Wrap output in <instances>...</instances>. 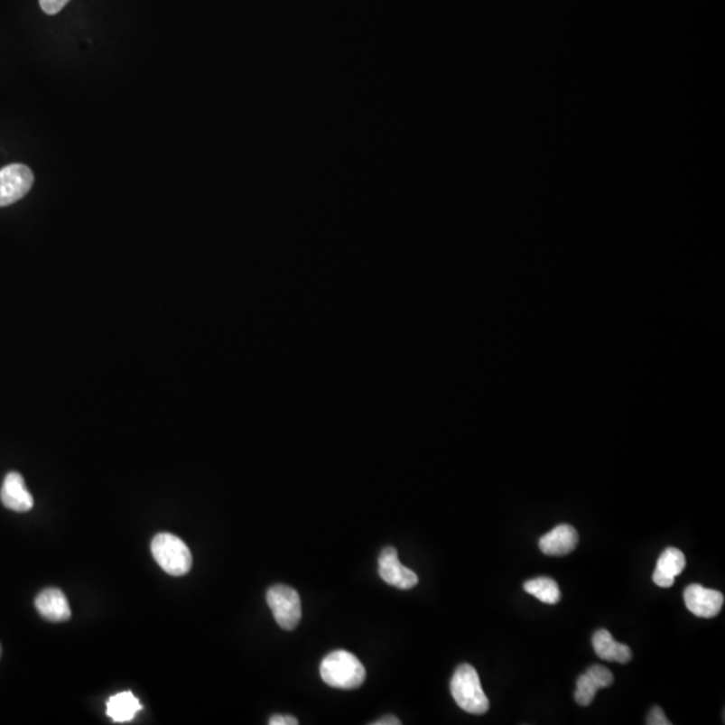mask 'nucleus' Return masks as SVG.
<instances>
[{"label":"nucleus","instance_id":"7","mask_svg":"<svg viewBox=\"0 0 725 725\" xmlns=\"http://www.w3.org/2000/svg\"><path fill=\"white\" fill-rule=\"evenodd\" d=\"M379 575L386 583L399 590H412L418 584V575L407 567L402 566L398 551L387 547L379 556Z\"/></svg>","mask_w":725,"mask_h":725},{"label":"nucleus","instance_id":"4","mask_svg":"<svg viewBox=\"0 0 725 725\" xmlns=\"http://www.w3.org/2000/svg\"><path fill=\"white\" fill-rule=\"evenodd\" d=\"M266 600L280 627L294 630L299 626L302 621V600L296 590L285 584H277L270 587Z\"/></svg>","mask_w":725,"mask_h":725},{"label":"nucleus","instance_id":"12","mask_svg":"<svg viewBox=\"0 0 725 725\" xmlns=\"http://www.w3.org/2000/svg\"><path fill=\"white\" fill-rule=\"evenodd\" d=\"M592 646H594L598 657L610 661V663L627 664L633 657L630 647L617 642L610 631L606 628L595 631L594 637H592Z\"/></svg>","mask_w":725,"mask_h":725},{"label":"nucleus","instance_id":"1","mask_svg":"<svg viewBox=\"0 0 725 725\" xmlns=\"http://www.w3.org/2000/svg\"><path fill=\"white\" fill-rule=\"evenodd\" d=\"M320 674L327 685L336 689H357L366 681V669L359 658L347 650H336L322 660Z\"/></svg>","mask_w":725,"mask_h":725},{"label":"nucleus","instance_id":"3","mask_svg":"<svg viewBox=\"0 0 725 725\" xmlns=\"http://www.w3.org/2000/svg\"><path fill=\"white\" fill-rule=\"evenodd\" d=\"M151 551L156 563L170 575L183 576L191 570V551L186 543L175 534H157L153 540Z\"/></svg>","mask_w":725,"mask_h":725},{"label":"nucleus","instance_id":"19","mask_svg":"<svg viewBox=\"0 0 725 725\" xmlns=\"http://www.w3.org/2000/svg\"><path fill=\"white\" fill-rule=\"evenodd\" d=\"M374 725H399L401 721L398 720V718L395 716H386V718L380 719V720L375 721V723H371Z\"/></svg>","mask_w":725,"mask_h":725},{"label":"nucleus","instance_id":"2","mask_svg":"<svg viewBox=\"0 0 725 725\" xmlns=\"http://www.w3.org/2000/svg\"><path fill=\"white\" fill-rule=\"evenodd\" d=\"M451 691L457 705L471 715H484L489 710V700L485 694L476 669L462 664L451 677Z\"/></svg>","mask_w":725,"mask_h":725},{"label":"nucleus","instance_id":"17","mask_svg":"<svg viewBox=\"0 0 725 725\" xmlns=\"http://www.w3.org/2000/svg\"><path fill=\"white\" fill-rule=\"evenodd\" d=\"M647 725H671V721L666 718L664 711L660 707H655L650 711L649 716L646 720Z\"/></svg>","mask_w":725,"mask_h":725},{"label":"nucleus","instance_id":"9","mask_svg":"<svg viewBox=\"0 0 725 725\" xmlns=\"http://www.w3.org/2000/svg\"><path fill=\"white\" fill-rule=\"evenodd\" d=\"M0 500L5 508L19 514L29 512L34 506V498L24 485L23 477L16 471H11L5 476L0 490Z\"/></svg>","mask_w":725,"mask_h":725},{"label":"nucleus","instance_id":"10","mask_svg":"<svg viewBox=\"0 0 725 725\" xmlns=\"http://www.w3.org/2000/svg\"><path fill=\"white\" fill-rule=\"evenodd\" d=\"M578 543L576 529L569 524H561L540 539L539 547L544 555L566 556L575 550Z\"/></svg>","mask_w":725,"mask_h":725},{"label":"nucleus","instance_id":"13","mask_svg":"<svg viewBox=\"0 0 725 725\" xmlns=\"http://www.w3.org/2000/svg\"><path fill=\"white\" fill-rule=\"evenodd\" d=\"M143 710L139 699L132 692H123L110 697L107 702V715L116 723H128Z\"/></svg>","mask_w":725,"mask_h":725},{"label":"nucleus","instance_id":"6","mask_svg":"<svg viewBox=\"0 0 725 725\" xmlns=\"http://www.w3.org/2000/svg\"><path fill=\"white\" fill-rule=\"evenodd\" d=\"M686 609L700 618H713L720 613L724 595L718 590L705 589L702 584H691L683 591Z\"/></svg>","mask_w":725,"mask_h":725},{"label":"nucleus","instance_id":"18","mask_svg":"<svg viewBox=\"0 0 725 725\" xmlns=\"http://www.w3.org/2000/svg\"><path fill=\"white\" fill-rule=\"evenodd\" d=\"M270 725H297L299 720L293 716L289 715H275L269 720Z\"/></svg>","mask_w":725,"mask_h":725},{"label":"nucleus","instance_id":"14","mask_svg":"<svg viewBox=\"0 0 725 725\" xmlns=\"http://www.w3.org/2000/svg\"><path fill=\"white\" fill-rule=\"evenodd\" d=\"M524 590L537 598L540 602L547 603V605H555L561 600V589H559L558 583L547 576L526 581L524 583Z\"/></svg>","mask_w":725,"mask_h":725},{"label":"nucleus","instance_id":"5","mask_svg":"<svg viewBox=\"0 0 725 725\" xmlns=\"http://www.w3.org/2000/svg\"><path fill=\"white\" fill-rule=\"evenodd\" d=\"M34 183L33 171L27 165L11 164L0 170V208L21 200Z\"/></svg>","mask_w":725,"mask_h":725},{"label":"nucleus","instance_id":"15","mask_svg":"<svg viewBox=\"0 0 725 725\" xmlns=\"http://www.w3.org/2000/svg\"><path fill=\"white\" fill-rule=\"evenodd\" d=\"M685 566V555L677 548L669 547L661 553L655 571L668 576V578L675 579V576L683 572Z\"/></svg>","mask_w":725,"mask_h":725},{"label":"nucleus","instance_id":"8","mask_svg":"<svg viewBox=\"0 0 725 725\" xmlns=\"http://www.w3.org/2000/svg\"><path fill=\"white\" fill-rule=\"evenodd\" d=\"M614 675L605 666H590L576 681L575 702L581 707H589L594 702L600 689L613 685Z\"/></svg>","mask_w":725,"mask_h":725},{"label":"nucleus","instance_id":"16","mask_svg":"<svg viewBox=\"0 0 725 725\" xmlns=\"http://www.w3.org/2000/svg\"><path fill=\"white\" fill-rule=\"evenodd\" d=\"M70 0H40L41 7L49 15H55L65 7Z\"/></svg>","mask_w":725,"mask_h":725},{"label":"nucleus","instance_id":"11","mask_svg":"<svg viewBox=\"0 0 725 725\" xmlns=\"http://www.w3.org/2000/svg\"><path fill=\"white\" fill-rule=\"evenodd\" d=\"M35 608L43 618L51 622H65L71 617L68 600L58 589L43 590L35 600Z\"/></svg>","mask_w":725,"mask_h":725}]
</instances>
